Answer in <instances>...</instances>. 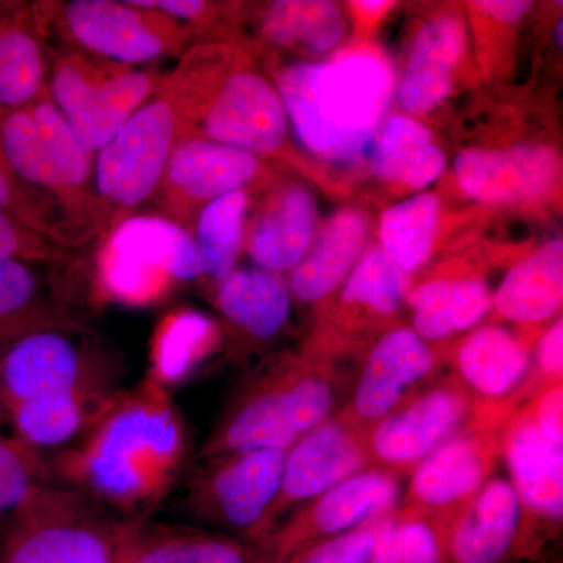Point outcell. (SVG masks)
<instances>
[{"label": "cell", "instance_id": "obj_1", "mask_svg": "<svg viewBox=\"0 0 563 563\" xmlns=\"http://www.w3.org/2000/svg\"><path fill=\"white\" fill-rule=\"evenodd\" d=\"M187 454L179 409L146 380L118 393L79 443L54 455L52 472L107 512L140 521L172 492Z\"/></svg>", "mask_w": 563, "mask_h": 563}, {"label": "cell", "instance_id": "obj_2", "mask_svg": "<svg viewBox=\"0 0 563 563\" xmlns=\"http://www.w3.org/2000/svg\"><path fill=\"white\" fill-rule=\"evenodd\" d=\"M277 92L303 146L331 162L355 161L379 131L391 77L383 60L351 54L280 69Z\"/></svg>", "mask_w": 563, "mask_h": 563}, {"label": "cell", "instance_id": "obj_3", "mask_svg": "<svg viewBox=\"0 0 563 563\" xmlns=\"http://www.w3.org/2000/svg\"><path fill=\"white\" fill-rule=\"evenodd\" d=\"M220 51L195 46L165 74L184 118L185 136H198L251 152L274 154L287 139L279 92L247 66L220 74Z\"/></svg>", "mask_w": 563, "mask_h": 563}, {"label": "cell", "instance_id": "obj_4", "mask_svg": "<svg viewBox=\"0 0 563 563\" xmlns=\"http://www.w3.org/2000/svg\"><path fill=\"white\" fill-rule=\"evenodd\" d=\"M335 383L317 365L292 363L244 385L202 448L203 459L288 451L332 417Z\"/></svg>", "mask_w": 563, "mask_h": 563}, {"label": "cell", "instance_id": "obj_5", "mask_svg": "<svg viewBox=\"0 0 563 563\" xmlns=\"http://www.w3.org/2000/svg\"><path fill=\"white\" fill-rule=\"evenodd\" d=\"M201 276L192 233L162 214H136L111 225L95 263L103 301L151 306Z\"/></svg>", "mask_w": 563, "mask_h": 563}, {"label": "cell", "instance_id": "obj_6", "mask_svg": "<svg viewBox=\"0 0 563 563\" xmlns=\"http://www.w3.org/2000/svg\"><path fill=\"white\" fill-rule=\"evenodd\" d=\"M132 523L68 488L49 487L13 515L0 563H120Z\"/></svg>", "mask_w": 563, "mask_h": 563}, {"label": "cell", "instance_id": "obj_7", "mask_svg": "<svg viewBox=\"0 0 563 563\" xmlns=\"http://www.w3.org/2000/svg\"><path fill=\"white\" fill-rule=\"evenodd\" d=\"M181 139L184 118L163 74L154 95L96 154L92 184L102 225L155 195Z\"/></svg>", "mask_w": 563, "mask_h": 563}, {"label": "cell", "instance_id": "obj_8", "mask_svg": "<svg viewBox=\"0 0 563 563\" xmlns=\"http://www.w3.org/2000/svg\"><path fill=\"white\" fill-rule=\"evenodd\" d=\"M515 409L477 407L472 422L444 440L410 474L404 506L450 532L459 514L492 479Z\"/></svg>", "mask_w": 563, "mask_h": 563}, {"label": "cell", "instance_id": "obj_9", "mask_svg": "<svg viewBox=\"0 0 563 563\" xmlns=\"http://www.w3.org/2000/svg\"><path fill=\"white\" fill-rule=\"evenodd\" d=\"M162 79L163 74L155 70L70 54L52 65L46 88L81 146L98 154L154 95Z\"/></svg>", "mask_w": 563, "mask_h": 563}, {"label": "cell", "instance_id": "obj_10", "mask_svg": "<svg viewBox=\"0 0 563 563\" xmlns=\"http://www.w3.org/2000/svg\"><path fill=\"white\" fill-rule=\"evenodd\" d=\"M287 451L257 450L206 459L192 479L187 503L203 523L217 525L236 539L263 547L268 517L282 483Z\"/></svg>", "mask_w": 563, "mask_h": 563}, {"label": "cell", "instance_id": "obj_11", "mask_svg": "<svg viewBox=\"0 0 563 563\" xmlns=\"http://www.w3.org/2000/svg\"><path fill=\"white\" fill-rule=\"evenodd\" d=\"M58 31L80 49L121 66H136L181 55L190 29L161 11L117 0H69L49 3ZM47 10V9H46Z\"/></svg>", "mask_w": 563, "mask_h": 563}, {"label": "cell", "instance_id": "obj_12", "mask_svg": "<svg viewBox=\"0 0 563 563\" xmlns=\"http://www.w3.org/2000/svg\"><path fill=\"white\" fill-rule=\"evenodd\" d=\"M77 332L79 325H51L11 340L0 357V401L7 409L41 396L111 388L109 366Z\"/></svg>", "mask_w": 563, "mask_h": 563}, {"label": "cell", "instance_id": "obj_13", "mask_svg": "<svg viewBox=\"0 0 563 563\" xmlns=\"http://www.w3.org/2000/svg\"><path fill=\"white\" fill-rule=\"evenodd\" d=\"M476 399L457 379L432 384L366 433L369 468L401 479L472 422Z\"/></svg>", "mask_w": 563, "mask_h": 563}, {"label": "cell", "instance_id": "obj_14", "mask_svg": "<svg viewBox=\"0 0 563 563\" xmlns=\"http://www.w3.org/2000/svg\"><path fill=\"white\" fill-rule=\"evenodd\" d=\"M398 477L376 468L362 470L291 512L263 548L279 562L303 548L387 517L398 509Z\"/></svg>", "mask_w": 563, "mask_h": 563}, {"label": "cell", "instance_id": "obj_15", "mask_svg": "<svg viewBox=\"0 0 563 563\" xmlns=\"http://www.w3.org/2000/svg\"><path fill=\"white\" fill-rule=\"evenodd\" d=\"M261 173L262 163L251 152L185 136L174 147L155 191L163 207L162 217L191 232L196 217L207 203L244 190Z\"/></svg>", "mask_w": 563, "mask_h": 563}, {"label": "cell", "instance_id": "obj_16", "mask_svg": "<svg viewBox=\"0 0 563 563\" xmlns=\"http://www.w3.org/2000/svg\"><path fill=\"white\" fill-rule=\"evenodd\" d=\"M366 433L335 413L292 444L285 455L279 495L269 510L268 539L285 515L369 468Z\"/></svg>", "mask_w": 563, "mask_h": 563}, {"label": "cell", "instance_id": "obj_17", "mask_svg": "<svg viewBox=\"0 0 563 563\" xmlns=\"http://www.w3.org/2000/svg\"><path fill=\"white\" fill-rule=\"evenodd\" d=\"M437 369V355L410 329H393L363 362L351 401L340 415L368 432L377 422L420 395Z\"/></svg>", "mask_w": 563, "mask_h": 563}, {"label": "cell", "instance_id": "obj_18", "mask_svg": "<svg viewBox=\"0 0 563 563\" xmlns=\"http://www.w3.org/2000/svg\"><path fill=\"white\" fill-rule=\"evenodd\" d=\"M503 455L523 507L526 526L542 551L539 533L558 532L563 515V446L543 435L529 406L515 409L504 433Z\"/></svg>", "mask_w": 563, "mask_h": 563}, {"label": "cell", "instance_id": "obj_19", "mask_svg": "<svg viewBox=\"0 0 563 563\" xmlns=\"http://www.w3.org/2000/svg\"><path fill=\"white\" fill-rule=\"evenodd\" d=\"M453 563H512L540 553L509 481L492 477L448 532Z\"/></svg>", "mask_w": 563, "mask_h": 563}, {"label": "cell", "instance_id": "obj_20", "mask_svg": "<svg viewBox=\"0 0 563 563\" xmlns=\"http://www.w3.org/2000/svg\"><path fill=\"white\" fill-rule=\"evenodd\" d=\"M118 393L85 388L16 404L10 409L14 439L38 455L60 454L87 435Z\"/></svg>", "mask_w": 563, "mask_h": 563}, {"label": "cell", "instance_id": "obj_21", "mask_svg": "<svg viewBox=\"0 0 563 563\" xmlns=\"http://www.w3.org/2000/svg\"><path fill=\"white\" fill-rule=\"evenodd\" d=\"M529 365L526 344L499 325L470 333L455 352L459 383L484 407H515Z\"/></svg>", "mask_w": 563, "mask_h": 563}, {"label": "cell", "instance_id": "obj_22", "mask_svg": "<svg viewBox=\"0 0 563 563\" xmlns=\"http://www.w3.org/2000/svg\"><path fill=\"white\" fill-rule=\"evenodd\" d=\"M558 173V158L547 147L466 151L455 161L463 190L487 202L520 201L540 195Z\"/></svg>", "mask_w": 563, "mask_h": 563}, {"label": "cell", "instance_id": "obj_23", "mask_svg": "<svg viewBox=\"0 0 563 563\" xmlns=\"http://www.w3.org/2000/svg\"><path fill=\"white\" fill-rule=\"evenodd\" d=\"M120 563H274L258 544L190 526L133 521Z\"/></svg>", "mask_w": 563, "mask_h": 563}, {"label": "cell", "instance_id": "obj_24", "mask_svg": "<svg viewBox=\"0 0 563 563\" xmlns=\"http://www.w3.org/2000/svg\"><path fill=\"white\" fill-rule=\"evenodd\" d=\"M317 229V203L299 185L274 191L252 222L247 252L258 268L291 272L309 247Z\"/></svg>", "mask_w": 563, "mask_h": 563}, {"label": "cell", "instance_id": "obj_25", "mask_svg": "<svg viewBox=\"0 0 563 563\" xmlns=\"http://www.w3.org/2000/svg\"><path fill=\"white\" fill-rule=\"evenodd\" d=\"M366 236L368 220L362 211L346 209L333 214L313 246L291 269V295L302 302H317L342 287L361 261Z\"/></svg>", "mask_w": 563, "mask_h": 563}, {"label": "cell", "instance_id": "obj_26", "mask_svg": "<svg viewBox=\"0 0 563 563\" xmlns=\"http://www.w3.org/2000/svg\"><path fill=\"white\" fill-rule=\"evenodd\" d=\"M465 49V32L455 18H437L415 36L399 99L412 113L439 107L451 90V74Z\"/></svg>", "mask_w": 563, "mask_h": 563}, {"label": "cell", "instance_id": "obj_27", "mask_svg": "<svg viewBox=\"0 0 563 563\" xmlns=\"http://www.w3.org/2000/svg\"><path fill=\"white\" fill-rule=\"evenodd\" d=\"M217 306L229 322L255 340L279 335L291 312V292L282 274L235 268L218 284Z\"/></svg>", "mask_w": 563, "mask_h": 563}, {"label": "cell", "instance_id": "obj_28", "mask_svg": "<svg viewBox=\"0 0 563 563\" xmlns=\"http://www.w3.org/2000/svg\"><path fill=\"white\" fill-rule=\"evenodd\" d=\"M563 301L562 240L544 244L507 274L495 295L506 320L533 324L554 317Z\"/></svg>", "mask_w": 563, "mask_h": 563}, {"label": "cell", "instance_id": "obj_29", "mask_svg": "<svg viewBox=\"0 0 563 563\" xmlns=\"http://www.w3.org/2000/svg\"><path fill=\"white\" fill-rule=\"evenodd\" d=\"M413 309V332L424 342H437L468 331L490 309V292L479 279L426 282L407 296Z\"/></svg>", "mask_w": 563, "mask_h": 563}, {"label": "cell", "instance_id": "obj_30", "mask_svg": "<svg viewBox=\"0 0 563 563\" xmlns=\"http://www.w3.org/2000/svg\"><path fill=\"white\" fill-rule=\"evenodd\" d=\"M372 165L380 179L421 190L439 179L446 157L420 122L396 117L380 125L374 136Z\"/></svg>", "mask_w": 563, "mask_h": 563}, {"label": "cell", "instance_id": "obj_31", "mask_svg": "<svg viewBox=\"0 0 563 563\" xmlns=\"http://www.w3.org/2000/svg\"><path fill=\"white\" fill-rule=\"evenodd\" d=\"M218 343V328L195 309L174 310L158 324L151 352V383L168 391L196 372Z\"/></svg>", "mask_w": 563, "mask_h": 563}, {"label": "cell", "instance_id": "obj_32", "mask_svg": "<svg viewBox=\"0 0 563 563\" xmlns=\"http://www.w3.org/2000/svg\"><path fill=\"white\" fill-rule=\"evenodd\" d=\"M250 196L235 191L207 203L195 221L201 276L220 284L236 268L244 243Z\"/></svg>", "mask_w": 563, "mask_h": 563}, {"label": "cell", "instance_id": "obj_33", "mask_svg": "<svg viewBox=\"0 0 563 563\" xmlns=\"http://www.w3.org/2000/svg\"><path fill=\"white\" fill-rule=\"evenodd\" d=\"M51 325H77L46 302L32 262L0 258V340Z\"/></svg>", "mask_w": 563, "mask_h": 563}, {"label": "cell", "instance_id": "obj_34", "mask_svg": "<svg viewBox=\"0 0 563 563\" xmlns=\"http://www.w3.org/2000/svg\"><path fill=\"white\" fill-rule=\"evenodd\" d=\"M263 31L280 46L324 54L343 38V11L333 2H276L266 13Z\"/></svg>", "mask_w": 563, "mask_h": 563}, {"label": "cell", "instance_id": "obj_35", "mask_svg": "<svg viewBox=\"0 0 563 563\" xmlns=\"http://www.w3.org/2000/svg\"><path fill=\"white\" fill-rule=\"evenodd\" d=\"M46 88V65L35 33L0 18V109H21Z\"/></svg>", "mask_w": 563, "mask_h": 563}, {"label": "cell", "instance_id": "obj_36", "mask_svg": "<svg viewBox=\"0 0 563 563\" xmlns=\"http://www.w3.org/2000/svg\"><path fill=\"white\" fill-rule=\"evenodd\" d=\"M439 210L435 196L418 195L385 211L380 220L383 251L404 273L415 272L431 257Z\"/></svg>", "mask_w": 563, "mask_h": 563}, {"label": "cell", "instance_id": "obj_37", "mask_svg": "<svg viewBox=\"0 0 563 563\" xmlns=\"http://www.w3.org/2000/svg\"><path fill=\"white\" fill-rule=\"evenodd\" d=\"M369 563H453L448 529L398 507L377 523Z\"/></svg>", "mask_w": 563, "mask_h": 563}, {"label": "cell", "instance_id": "obj_38", "mask_svg": "<svg viewBox=\"0 0 563 563\" xmlns=\"http://www.w3.org/2000/svg\"><path fill=\"white\" fill-rule=\"evenodd\" d=\"M409 277L383 250L363 255L344 280L342 301L377 317H390L407 292Z\"/></svg>", "mask_w": 563, "mask_h": 563}, {"label": "cell", "instance_id": "obj_39", "mask_svg": "<svg viewBox=\"0 0 563 563\" xmlns=\"http://www.w3.org/2000/svg\"><path fill=\"white\" fill-rule=\"evenodd\" d=\"M41 455L0 433V517L16 515L49 488Z\"/></svg>", "mask_w": 563, "mask_h": 563}, {"label": "cell", "instance_id": "obj_40", "mask_svg": "<svg viewBox=\"0 0 563 563\" xmlns=\"http://www.w3.org/2000/svg\"><path fill=\"white\" fill-rule=\"evenodd\" d=\"M377 523L379 520L303 548L274 563H369Z\"/></svg>", "mask_w": 563, "mask_h": 563}, {"label": "cell", "instance_id": "obj_41", "mask_svg": "<svg viewBox=\"0 0 563 563\" xmlns=\"http://www.w3.org/2000/svg\"><path fill=\"white\" fill-rule=\"evenodd\" d=\"M0 211L22 222L25 228L38 233L40 236H52L43 210L38 203L33 202L24 184L11 172L9 163L3 158L2 151H0Z\"/></svg>", "mask_w": 563, "mask_h": 563}, {"label": "cell", "instance_id": "obj_42", "mask_svg": "<svg viewBox=\"0 0 563 563\" xmlns=\"http://www.w3.org/2000/svg\"><path fill=\"white\" fill-rule=\"evenodd\" d=\"M62 252L44 242L38 233L0 211V258L25 262L57 261Z\"/></svg>", "mask_w": 563, "mask_h": 563}, {"label": "cell", "instance_id": "obj_43", "mask_svg": "<svg viewBox=\"0 0 563 563\" xmlns=\"http://www.w3.org/2000/svg\"><path fill=\"white\" fill-rule=\"evenodd\" d=\"M533 420L551 442L563 446V385L554 384L532 396L529 404Z\"/></svg>", "mask_w": 563, "mask_h": 563}, {"label": "cell", "instance_id": "obj_44", "mask_svg": "<svg viewBox=\"0 0 563 563\" xmlns=\"http://www.w3.org/2000/svg\"><path fill=\"white\" fill-rule=\"evenodd\" d=\"M537 366L544 377V385L562 383L563 369V322L562 318L555 321L547 332L543 333L537 344Z\"/></svg>", "mask_w": 563, "mask_h": 563}, {"label": "cell", "instance_id": "obj_45", "mask_svg": "<svg viewBox=\"0 0 563 563\" xmlns=\"http://www.w3.org/2000/svg\"><path fill=\"white\" fill-rule=\"evenodd\" d=\"M476 5L495 20L515 22L520 21L531 10L532 3L523 0H484Z\"/></svg>", "mask_w": 563, "mask_h": 563}, {"label": "cell", "instance_id": "obj_46", "mask_svg": "<svg viewBox=\"0 0 563 563\" xmlns=\"http://www.w3.org/2000/svg\"><path fill=\"white\" fill-rule=\"evenodd\" d=\"M358 5L362 7L363 10L368 11H379L383 10L387 3L385 2H358Z\"/></svg>", "mask_w": 563, "mask_h": 563}, {"label": "cell", "instance_id": "obj_47", "mask_svg": "<svg viewBox=\"0 0 563 563\" xmlns=\"http://www.w3.org/2000/svg\"><path fill=\"white\" fill-rule=\"evenodd\" d=\"M555 38L559 44H562V21H559L558 29H555Z\"/></svg>", "mask_w": 563, "mask_h": 563}]
</instances>
